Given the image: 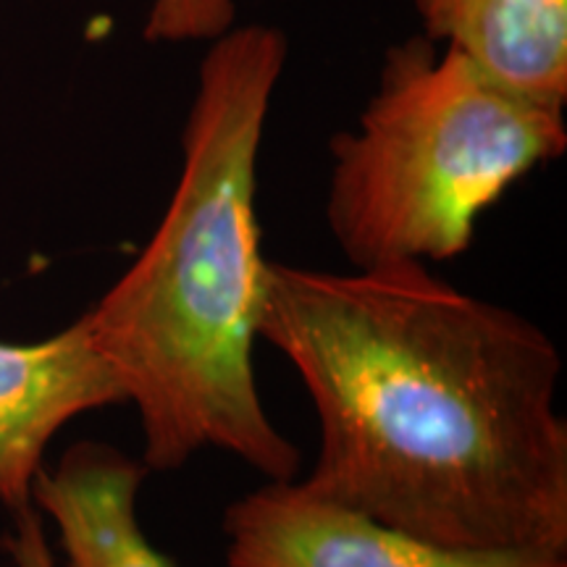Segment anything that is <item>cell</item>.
<instances>
[{"label": "cell", "mask_w": 567, "mask_h": 567, "mask_svg": "<svg viewBox=\"0 0 567 567\" xmlns=\"http://www.w3.org/2000/svg\"><path fill=\"white\" fill-rule=\"evenodd\" d=\"M567 147L565 111L423 34L386 48L358 130L331 140L326 224L354 271L444 264L481 213Z\"/></svg>", "instance_id": "3"}, {"label": "cell", "mask_w": 567, "mask_h": 567, "mask_svg": "<svg viewBox=\"0 0 567 567\" xmlns=\"http://www.w3.org/2000/svg\"><path fill=\"white\" fill-rule=\"evenodd\" d=\"M221 528L229 567H567L557 551L442 547L295 478L231 502Z\"/></svg>", "instance_id": "4"}, {"label": "cell", "mask_w": 567, "mask_h": 567, "mask_svg": "<svg viewBox=\"0 0 567 567\" xmlns=\"http://www.w3.org/2000/svg\"><path fill=\"white\" fill-rule=\"evenodd\" d=\"M126 405L116 373L76 318L42 342H0V505H34L32 486L48 444L76 415Z\"/></svg>", "instance_id": "5"}, {"label": "cell", "mask_w": 567, "mask_h": 567, "mask_svg": "<svg viewBox=\"0 0 567 567\" xmlns=\"http://www.w3.org/2000/svg\"><path fill=\"white\" fill-rule=\"evenodd\" d=\"M287 51L271 24H234L210 40L168 208L137 260L82 316L137 408L147 471H179L205 450L229 452L268 481H292L300 467L252 371L268 264L258 158Z\"/></svg>", "instance_id": "2"}, {"label": "cell", "mask_w": 567, "mask_h": 567, "mask_svg": "<svg viewBox=\"0 0 567 567\" xmlns=\"http://www.w3.org/2000/svg\"><path fill=\"white\" fill-rule=\"evenodd\" d=\"M423 38L457 48L528 101L567 103V0H415Z\"/></svg>", "instance_id": "7"}, {"label": "cell", "mask_w": 567, "mask_h": 567, "mask_svg": "<svg viewBox=\"0 0 567 567\" xmlns=\"http://www.w3.org/2000/svg\"><path fill=\"white\" fill-rule=\"evenodd\" d=\"M147 467L103 442H80L38 473L34 507L53 517L66 567H176L147 542L137 496Z\"/></svg>", "instance_id": "6"}, {"label": "cell", "mask_w": 567, "mask_h": 567, "mask_svg": "<svg viewBox=\"0 0 567 567\" xmlns=\"http://www.w3.org/2000/svg\"><path fill=\"white\" fill-rule=\"evenodd\" d=\"M258 339L313 400L305 486L442 547L567 555L563 358L542 326L425 264L268 260Z\"/></svg>", "instance_id": "1"}, {"label": "cell", "mask_w": 567, "mask_h": 567, "mask_svg": "<svg viewBox=\"0 0 567 567\" xmlns=\"http://www.w3.org/2000/svg\"><path fill=\"white\" fill-rule=\"evenodd\" d=\"M237 21V0H153L147 42H210Z\"/></svg>", "instance_id": "8"}, {"label": "cell", "mask_w": 567, "mask_h": 567, "mask_svg": "<svg viewBox=\"0 0 567 567\" xmlns=\"http://www.w3.org/2000/svg\"><path fill=\"white\" fill-rule=\"evenodd\" d=\"M3 549L17 567H55V557L42 528L40 509L30 505L13 513V528L3 536Z\"/></svg>", "instance_id": "9"}]
</instances>
